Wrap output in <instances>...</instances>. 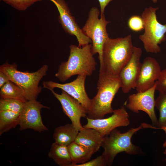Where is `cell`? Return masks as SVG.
I'll return each instance as SVG.
<instances>
[{
	"label": "cell",
	"instance_id": "10",
	"mask_svg": "<svg viewBox=\"0 0 166 166\" xmlns=\"http://www.w3.org/2000/svg\"><path fill=\"white\" fill-rule=\"evenodd\" d=\"M113 113L111 116L105 119H92L86 117L87 123L83 127L95 129L104 137L117 127L126 126L129 124V115L124 106L114 110Z\"/></svg>",
	"mask_w": 166,
	"mask_h": 166
},
{
	"label": "cell",
	"instance_id": "25",
	"mask_svg": "<svg viewBox=\"0 0 166 166\" xmlns=\"http://www.w3.org/2000/svg\"><path fill=\"white\" fill-rule=\"evenodd\" d=\"M128 25L131 30L135 32L141 31L144 29L143 19L141 16L138 15L130 17L128 20Z\"/></svg>",
	"mask_w": 166,
	"mask_h": 166
},
{
	"label": "cell",
	"instance_id": "20",
	"mask_svg": "<svg viewBox=\"0 0 166 166\" xmlns=\"http://www.w3.org/2000/svg\"><path fill=\"white\" fill-rule=\"evenodd\" d=\"M20 113L12 111H0V135L19 124Z\"/></svg>",
	"mask_w": 166,
	"mask_h": 166
},
{
	"label": "cell",
	"instance_id": "22",
	"mask_svg": "<svg viewBox=\"0 0 166 166\" xmlns=\"http://www.w3.org/2000/svg\"><path fill=\"white\" fill-rule=\"evenodd\" d=\"M155 105L160 113L157 126L158 129L166 127V93H160L155 100Z\"/></svg>",
	"mask_w": 166,
	"mask_h": 166
},
{
	"label": "cell",
	"instance_id": "27",
	"mask_svg": "<svg viewBox=\"0 0 166 166\" xmlns=\"http://www.w3.org/2000/svg\"><path fill=\"white\" fill-rule=\"evenodd\" d=\"M108 165L107 160L103 154L95 159L75 166H105Z\"/></svg>",
	"mask_w": 166,
	"mask_h": 166
},
{
	"label": "cell",
	"instance_id": "8",
	"mask_svg": "<svg viewBox=\"0 0 166 166\" xmlns=\"http://www.w3.org/2000/svg\"><path fill=\"white\" fill-rule=\"evenodd\" d=\"M49 109L36 100L27 101L25 103L20 113L18 125L19 130L22 131L30 129L41 132L48 129L43 124L41 114L42 109Z\"/></svg>",
	"mask_w": 166,
	"mask_h": 166
},
{
	"label": "cell",
	"instance_id": "7",
	"mask_svg": "<svg viewBox=\"0 0 166 166\" xmlns=\"http://www.w3.org/2000/svg\"><path fill=\"white\" fill-rule=\"evenodd\" d=\"M100 12L96 7H93L89 13L88 18L82 30L85 34L92 41L91 51L93 55L98 53L100 67L102 65V51L103 45L109 38L107 32L106 26L109 23L104 14L98 17Z\"/></svg>",
	"mask_w": 166,
	"mask_h": 166
},
{
	"label": "cell",
	"instance_id": "15",
	"mask_svg": "<svg viewBox=\"0 0 166 166\" xmlns=\"http://www.w3.org/2000/svg\"><path fill=\"white\" fill-rule=\"evenodd\" d=\"M161 70L157 61L148 56L142 63L136 89L137 92L145 91L153 87L160 75Z\"/></svg>",
	"mask_w": 166,
	"mask_h": 166
},
{
	"label": "cell",
	"instance_id": "30",
	"mask_svg": "<svg viewBox=\"0 0 166 166\" xmlns=\"http://www.w3.org/2000/svg\"><path fill=\"white\" fill-rule=\"evenodd\" d=\"M160 129H161L163 130L165 132V133L166 134V127H163L161 128ZM163 146L164 147H166V139L164 143Z\"/></svg>",
	"mask_w": 166,
	"mask_h": 166
},
{
	"label": "cell",
	"instance_id": "17",
	"mask_svg": "<svg viewBox=\"0 0 166 166\" xmlns=\"http://www.w3.org/2000/svg\"><path fill=\"white\" fill-rule=\"evenodd\" d=\"M79 131L71 124H68L56 128L53 134L55 142L68 146L74 142Z\"/></svg>",
	"mask_w": 166,
	"mask_h": 166
},
{
	"label": "cell",
	"instance_id": "28",
	"mask_svg": "<svg viewBox=\"0 0 166 166\" xmlns=\"http://www.w3.org/2000/svg\"><path fill=\"white\" fill-rule=\"evenodd\" d=\"M99 2L100 7V16L101 17L104 14L105 9L109 3L113 0H98Z\"/></svg>",
	"mask_w": 166,
	"mask_h": 166
},
{
	"label": "cell",
	"instance_id": "32",
	"mask_svg": "<svg viewBox=\"0 0 166 166\" xmlns=\"http://www.w3.org/2000/svg\"><path fill=\"white\" fill-rule=\"evenodd\" d=\"M164 153L165 154H166V148L165 149L164 152ZM165 160H166V158L165 159Z\"/></svg>",
	"mask_w": 166,
	"mask_h": 166
},
{
	"label": "cell",
	"instance_id": "16",
	"mask_svg": "<svg viewBox=\"0 0 166 166\" xmlns=\"http://www.w3.org/2000/svg\"><path fill=\"white\" fill-rule=\"evenodd\" d=\"M103 137L94 128H83L78 132L75 142L94 153L101 146Z\"/></svg>",
	"mask_w": 166,
	"mask_h": 166
},
{
	"label": "cell",
	"instance_id": "24",
	"mask_svg": "<svg viewBox=\"0 0 166 166\" xmlns=\"http://www.w3.org/2000/svg\"><path fill=\"white\" fill-rule=\"evenodd\" d=\"M16 10L24 11L35 2L42 0H1Z\"/></svg>",
	"mask_w": 166,
	"mask_h": 166
},
{
	"label": "cell",
	"instance_id": "19",
	"mask_svg": "<svg viewBox=\"0 0 166 166\" xmlns=\"http://www.w3.org/2000/svg\"><path fill=\"white\" fill-rule=\"evenodd\" d=\"M72 161V166L83 164L89 161L94 153L91 150L81 145L75 141L67 146Z\"/></svg>",
	"mask_w": 166,
	"mask_h": 166
},
{
	"label": "cell",
	"instance_id": "18",
	"mask_svg": "<svg viewBox=\"0 0 166 166\" xmlns=\"http://www.w3.org/2000/svg\"><path fill=\"white\" fill-rule=\"evenodd\" d=\"M48 155L57 165L60 166H72V161L67 146L52 143Z\"/></svg>",
	"mask_w": 166,
	"mask_h": 166
},
{
	"label": "cell",
	"instance_id": "9",
	"mask_svg": "<svg viewBox=\"0 0 166 166\" xmlns=\"http://www.w3.org/2000/svg\"><path fill=\"white\" fill-rule=\"evenodd\" d=\"M156 85V82L155 85L150 89L143 92L129 95L124 103L125 105L128 109L135 113H139V111L145 112L155 127L157 126L158 122L154 109Z\"/></svg>",
	"mask_w": 166,
	"mask_h": 166
},
{
	"label": "cell",
	"instance_id": "13",
	"mask_svg": "<svg viewBox=\"0 0 166 166\" xmlns=\"http://www.w3.org/2000/svg\"><path fill=\"white\" fill-rule=\"evenodd\" d=\"M142 53L140 48L134 46L131 59L119 74L121 88L124 93H128L132 89H136L141 69L140 59Z\"/></svg>",
	"mask_w": 166,
	"mask_h": 166
},
{
	"label": "cell",
	"instance_id": "23",
	"mask_svg": "<svg viewBox=\"0 0 166 166\" xmlns=\"http://www.w3.org/2000/svg\"><path fill=\"white\" fill-rule=\"evenodd\" d=\"M25 102L13 99H1L0 111L8 110L20 113Z\"/></svg>",
	"mask_w": 166,
	"mask_h": 166
},
{
	"label": "cell",
	"instance_id": "4",
	"mask_svg": "<svg viewBox=\"0 0 166 166\" xmlns=\"http://www.w3.org/2000/svg\"><path fill=\"white\" fill-rule=\"evenodd\" d=\"M157 129V128L146 123H143L138 127L132 128L128 131L121 133L116 128L103 137L101 147L104 150L102 153L107 162L111 165L117 154L124 152L130 155H138L142 153L139 147L132 144L131 138L133 135L140 129L144 128Z\"/></svg>",
	"mask_w": 166,
	"mask_h": 166
},
{
	"label": "cell",
	"instance_id": "2",
	"mask_svg": "<svg viewBox=\"0 0 166 166\" xmlns=\"http://www.w3.org/2000/svg\"><path fill=\"white\" fill-rule=\"evenodd\" d=\"M91 47V44L81 47L71 45L68 59L62 62L59 66L55 77L64 82L75 75L90 76L95 70L97 64Z\"/></svg>",
	"mask_w": 166,
	"mask_h": 166
},
{
	"label": "cell",
	"instance_id": "5",
	"mask_svg": "<svg viewBox=\"0 0 166 166\" xmlns=\"http://www.w3.org/2000/svg\"><path fill=\"white\" fill-rule=\"evenodd\" d=\"M48 66L43 65L37 71L30 73L22 72L17 69L15 63L9 64L6 62L0 66V70L5 73L9 80L13 82L22 89L27 101L36 100L42 88L39 83L46 74Z\"/></svg>",
	"mask_w": 166,
	"mask_h": 166
},
{
	"label": "cell",
	"instance_id": "31",
	"mask_svg": "<svg viewBox=\"0 0 166 166\" xmlns=\"http://www.w3.org/2000/svg\"><path fill=\"white\" fill-rule=\"evenodd\" d=\"M152 1L154 3H156L157 2V0H152Z\"/></svg>",
	"mask_w": 166,
	"mask_h": 166
},
{
	"label": "cell",
	"instance_id": "26",
	"mask_svg": "<svg viewBox=\"0 0 166 166\" xmlns=\"http://www.w3.org/2000/svg\"><path fill=\"white\" fill-rule=\"evenodd\" d=\"M156 90L159 93H166V68L161 70L158 80L156 81Z\"/></svg>",
	"mask_w": 166,
	"mask_h": 166
},
{
	"label": "cell",
	"instance_id": "14",
	"mask_svg": "<svg viewBox=\"0 0 166 166\" xmlns=\"http://www.w3.org/2000/svg\"><path fill=\"white\" fill-rule=\"evenodd\" d=\"M52 94L60 102L65 114L71 120L75 128L79 131L83 127L81 124V117H86L88 112L76 99L61 90V94L51 90Z\"/></svg>",
	"mask_w": 166,
	"mask_h": 166
},
{
	"label": "cell",
	"instance_id": "3",
	"mask_svg": "<svg viewBox=\"0 0 166 166\" xmlns=\"http://www.w3.org/2000/svg\"><path fill=\"white\" fill-rule=\"evenodd\" d=\"M119 76L99 73L97 83V92L91 99L90 109L87 117L92 119H101L106 114L112 113L113 99L121 88Z\"/></svg>",
	"mask_w": 166,
	"mask_h": 166
},
{
	"label": "cell",
	"instance_id": "6",
	"mask_svg": "<svg viewBox=\"0 0 166 166\" xmlns=\"http://www.w3.org/2000/svg\"><path fill=\"white\" fill-rule=\"evenodd\" d=\"M158 7L145 8L141 16L143 19L144 33L139 36L146 52L157 53L160 51L159 45L166 39V24L163 25L157 20L156 12Z\"/></svg>",
	"mask_w": 166,
	"mask_h": 166
},
{
	"label": "cell",
	"instance_id": "29",
	"mask_svg": "<svg viewBox=\"0 0 166 166\" xmlns=\"http://www.w3.org/2000/svg\"><path fill=\"white\" fill-rule=\"evenodd\" d=\"M9 81L7 76L2 71L0 70V88Z\"/></svg>",
	"mask_w": 166,
	"mask_h": 166
},
{
	"label": "cell",
	"instance_id": "1",
	"mask_svg": "<svg viewBox=\"0 0 166 166\" xmlns=\"http://www.w3.org/2000/svg\"><path fill=\"white\" fill-rule=\"evenodd\" d=\"M132 36L109 38L105 43L102 51V65L99 73L117 77L129 61L133 53Z\"/></svg>",
	"mask_w": 166,
	"mask_h": 166
},
{
	"label": "cell",
	"instance_id": "21",
	"mask_svg": "<svg viewBox=\"0 0 166 166\" xmlns=\"http://www.w3.org/2000/svg\"><path fill=\"white\" fill-rule=\"evenodd\" d=\"M0 88L1 99H16L24 102L27 101L22 89L10 81L5 83Z\"/></svg>",
	"mask_w": 166,
	"mask_h": 166
},
{
	"label": "cell",
	"instance_id": "11",
	"mask_svg": "<svg viewBox=\"0 0 166 166\" xmlns=\"http://www.w3.org/2000/svg\"><path fill=\"white\" fill-rule=\"evenodd\" d=\"M49 0L52 2L57 8L59 14V21L63 29L69 35L76 37L79 47L92 42L91 40L85 34L79 26L64 0Z\"/></svg>",
	"mask_w": 166,
	"mask_h": 166
},
{
	"label": "cell",
	"instance_id": "12",
	"mask_svg": "<svg viewBox=\"0 0 166 166\" xmlns=\"http://www.w3.org/2000/svg\"><path fill=\"white\" fill-rule=\"evenodd\" d=\"M86 77L84 75H78L73 81L64 84L52 81H44L43 85L44 88L50 91L54 90L55 88H58L64 91L78 101L88 113L90 109L91 99L89 97L85 89Z\"/></svg>",
	"mask_w": 166,
	"mask_h": 166
}]
</instances>
